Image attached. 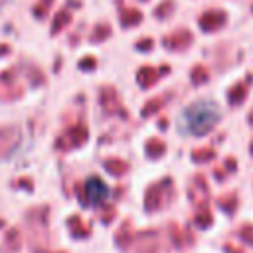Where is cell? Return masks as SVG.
<instances>
[{"mask_svg": "<svg viewBox=\"0 0 253 253\" xmlns=\"http://www.w3.org/2000/svg\"><path fill=\"white\" fill-rule=\"evenodd\" d=\"M219 119H221V109L215 101L198 99L180 111L176 119V128L180 134L186 136H204L219 123Z\"/></svg>", "mask_w": 253, "mask_h": 253, "instance_id": "obj_1", "label": "cell"}, {"mask_svg": "<svg viewBox=\"0 0 253 253\" xmlns=\"http://www.w3.org/2000/svg\"><path fill=\"white\" fill-rule=\"evenodd\" d=\"M85 198L91 206H97V204H103L107 198H109V188L103 180L99 178H91L87 180L85 184Z\"/></svg>", "mask_w": 253, "mask_h": 253, "instance_id": "obj_2", "label": "cell"}]
</instances>
